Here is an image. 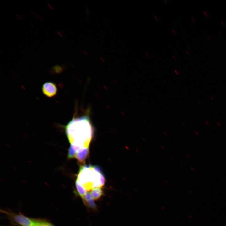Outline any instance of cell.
Wrapping results in <instances>:
<instances>
[{
  "instance_id": "277c9868",
  "label": "cell",
  "mask_w": 226,
  "mask_h": 226,
  "mask_svg": "<svg viewBox=\"0 0 226 226\" xmlns=\"http://www.w3.org/2000/svg\"><path fill=\"white\" fill-rule=\"evenodd\" d=\"M13 219L18 224L21 226H36L35 221L20 214L13 216Z\"/></svg>"
},
{
  "instance_id": "ba28073f",
  "label": "cell",
  "mask_w": 226,
  "mask_h": 226,
  "mask_svg": "<svg viewBox=\"0 0 226 226\" xmlns=\"http://www.w3.org/2000/svg\"><path fill=\"white\" fill-rule=\"evenodd\" d=\"M94 199H92L88 201H83L85 205L88 207L93 209H95L96 207V206L94 201Z\"/></svg>"
},
{
  "instance_id": "6da1fadb",
  "label": "cell",
  "mask_w": 226,
  "mask_h": 226,
  "mask_svg": "<svg viewBox=\"0 0 226 226\" xmlns=\"http://www.w3.org/2000/svg\"><path fill=\"white\" fill-rule=\"evenodd\" d=\"M88 113L80 117L74 116L65 127L70 147L77 152L89 148L93 137L94 128Z\"/></svg>"
},
{
  "instance_id": "8992f818",
  "label": "cell",
  "mask_w": 226,
  "mask_h": 226,
  "mask_svg": "<svg viewBox=\"0 0 226 226\" xmlns=\"http://www.w3.org/2000/svg\"><path fill=\"white\" fill-rule=\"evenodd\" d=\"M90 191L91 195L94 200H99L103 194V191L101 188H93Z\"/></svg>"
},
{
  "instance_id": "5b68a950",
  "label": "cell",
  "mask_w": 226,
  "mask_h": 226,
  "mask_svg": "<svg viewBox=\"0 0 226 226\" xmlns=\"http://www.w3.org/2000/svg\"><path fill=\"white\" fill-rule=\"evenodd\" d=\"M89 153V148L81 149L77 152L75 158L80 163L83 164L85 162Z\"/></svg>"
},
{
  "instance_id": "7a4b0ae2",
  "label": "cell",
  "mask_w": 226,
  "mask_h": 226,
  "mask_svg": "<svg viewBox=\"0 0 226 226\" xmlns=\"http://www.w3.org/2000/svg\"><path fill=\"white\" fill-rule=\"evenodd\" d=\"M76 180L80 183L87 191L94 188H102L105 182L100 168L90 165L83 166L80 168Z\"/></svg>"
},
{
  "instance_id": "52a82bcc",
  "label": "cell",
  "mask_w": 226,
  "mask_h": 226,
  "mask_svg": "<svg viewBox=\"0 0 226 226\" xmlns=\"http://www.w3.org/2000/svg\"><path fill=\"white\" fill-rule=\"evenodd\" d=\"M75 184L79 196L82 198L87 191L78 181L76 180Z\"/></svg>"
},
{
  "instance_id": "3957f363",
  "label": "cell",
  "mask_w": 226,
  "mask_h": 226,
  "mask_svg": "<svg viewBox=\"0 0 226 226\" xmlns=\"http://www.w3.org/2000/svg\"><path fill=\"white\" fill-rule=\"evenodd\" d=\"M42 89L43 94L49 98L55 96L58 91L56 85L51 82H47L44 83L42 85Z\"/></svg>"
},
{
  "instance_id": "30bf717a",
  "label": "cell",
  "mask_w": 226,
  "mask_h": 226,
  "mask_svg": "<svg viewBox=\"0 0 226 226\" xmlns=\"http://www.w3.org/2000/svg\"><path fill=\"white\" fill-rule=\"evenodd\" d=\"M43 221L46 226H54L52 224L47 222L45 221Z\"/></svg>"
},
{
  "instance_id": "9c48e42d",
  "label": "cell",
  "mask_w": 226,
  "mask_h": 226,
  "mask_svg": "<svg viewBox=\"0 0 226 226\" xmlns=\"http://www.w3.org/2000/svg\"><path fill=\"white\" fill-rule=\"evenodd\" d=\"M36 226H46L43 221H35Z\"/></svg>"
},
{
  "instance_id": "8fae6325",
  "label": "cell",
  "mask_w": 226,
  "mask_h": 226,
  "mask_svg": "<svg viewBox=\"0 0 226 226\" xmlns=\"http://www.w3.org/2000/svg\"><path fill=\"white\" fill-rule=\"evenodd\" d=\"M154 17H155V19H156V20H157L158 19H157V17H156V16H154Z\"/></svg>"
}]
</instances>
